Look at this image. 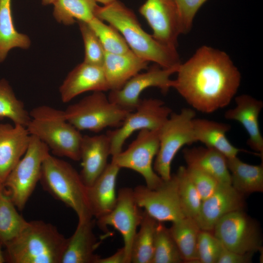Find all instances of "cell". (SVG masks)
Here are the masks:
<instances>
[{
	"label": "cell",
	"instance_id": "cell-7",
	"mask_svg": "<svg viewBox=\"0 0 263 263\" xmlns=\"http://www.w3.org/2000/svg\"><path fill=\"white\" fill-rule=\"evenodd\" d=\"M47 146L30 135L27 149L8 175L3 187L16 207L21 211L39 181L45 158L49 154Z\"/></svg>",
	"mask_w": 263,
	"mask_h": 263
},
{
	"label": "cell",
	"instance_id": "cell-4",
	"mask_svg": "<svg viewBox=\"0 0 263 263\" xmlns=\"http://www.w3.org/2000/svg\"><path fill=\"white\" fill-rule=\"evenodd\" d=\"M29 113L26 129L30 135L45 144L54 155L80 160L83 135L67 120L64 111L42 105Z\"/></svg>",
	"mask_w": 263,
	"mask_h": 263
},
{
	"label": "cell",
	"instance_id": "cell-35",
	"mask_svg": "<svg viewBox=\"0 0 263 263\" xmlns=\"http://www.w3.org/2000/svg\"><path fill=\"white\" fill-rule=\"evenodd\" d=\"M98 38L105 52L120 54L131 50L120 32L95 17L88 23Z\"/></svg>",
	"mask_w": 263,
	"mask_h": 263
},
{
	"label": "cell",
	"instance_id": "cell-18",
	"mask_svg": "<svg viewBox=\"0 0 263 263\" xmlns=\"http://www.w3.org/2000/svg\"><path fill=\"white\" fill-rule=\"evenodd\" d=\"M236 106L227 110L225 117L239 122L248 134L247 145L263 158V138L259 123L263 102L253 96L243 94L235 98Z\"/></svg>",
	"mask_w": 263,
	"mask_h": 263
},
{
	"label": "cell",
	"instance_id": "cell-37",
	"mask_svg": "<svg viewBox=\"0 0 263 263\" xmlns=\"http://www.w3.org/2000/svg\"><path fill=\"white\" fill-rule=\"evenodd\" d=\"M223 245L212 232L201 230L198 240V263H217Z\"/></svg>",
	"mask_w": 263,
	"mask_h": 263
},
{
	"label": "cell",
	"instance_id": "cell-31",
	"mask_svg": "<svg viewBox=\"0 0 263 263\" xmlns=\"http://www.w3.org/2000/svg\"><path fill=\"white\" fill-rule=\"evenodd\" d=\"M158 223L144 210L139 230L136 232L132 244L131 263H151Z\"/></svg>",
	"mask_w": 263,
	"mask_h": 263
},
{
	"label": "cell",
	"instance_id": "cell-38",
	"mask_svg": "<svg viewBox=\"0 0 263 263\" xmlns=\"http://www.w3.org/2000/svg\"><path fill=\"white\" fill-rule=\"evenodd\" d=\"M207 0H175L177 6L182 34L192 28L194 19L201 7Z\"/></svg>",
	"mask_w": 263,
	"mask_h": 263
},
{
	"label": "cell",
	"instance_id": "cell-30",
	"mask_svg": "<svg viewBox=\"0 0 263 263\" xmlns=\"http://www.w3.org/2000/svg\"><path fill=\"white\" fill-rule=\"evenodd\" d=\"M53 16L58 22L65 25L77 20L89 23L95 18L98 5L95 0H56Z\"/></svg>",
	"mask_w": 263,
	"mask_h": 263
},
{
	"label": "cell",
	"instance_id": "cell-17",
	"mask_svg": "<svg viewBox=\"0 0 263 263\" xmlns=\"http://www.w3.org/2000/svg\"><path fill=\"white\" fill-rule=\"evenodd\" d=\"M108 90L102 66L83 61L68 74L59 88V93L61 101L67 103L86 92Z\"/></svg>",
	"mask_w": 263,
	"mask_h": 263
},
{
	"label": "cell",
	"instance_id": "cell-40",
	"mask_svg": "<svg viewBox=\"0 0 263 263\" xmlns=\"http://www.w3.org/2000/svg\"><path fill=\"white\" fill-rule=\"evenodd\" d=\"M254 254L239 253L223 246L217 263H250L252 262Z\"/></svg>",
	"mask_w": 263,
	"mask_h": 263
},
{
	"label": "cell",
	"instance_id": "cell-39",
	"mask_svg": "<svg viewBox=\"0 0 263 263\" xmlns=\"http://www.w3.org/2000/svg\"><path fill=\"white\" fill-rule=\"evenodd\" d=\"M186 169L202 201L211 195L220 183L213 177L198 169L186 167Z\"/></svg>",
	"mask_w": 263,
	"mask_h": 263
},
{
	"label": "cell",
	"instance_id": "cell-34",
	"mask_svg": "<svg viewBox=\"0 0 263 263\" xmlns=\"http://www.w3.org/2000/svg\"><path fill=\"white\" fill-rule=\"evenodd\" d=\"M178 185L179 196L186 217L195 218L202 203L201 197L189 177L186 167L180 166L174 174Z\"/></svg>",
	"mask_w": 263,
	"mask_h": 263
},
{
	"label": "cell",
	"instance_id": "cell-12",
	"mask_svg": "<svg viewBox=\"0 0 263 263\" xmlns=\"http://www.w3.org/2000/svg\"><path fill=\"white\" fill-rule=\"evenodd\" d=\"M138 206L159 222L174 223L186 217L182 209L174 174L155 189L138 186L133 189Z\"/></svg>",
	"mask_w": 263,
	"mask_h": 263
},
{
	"label": "cell",
	"instance_id": "cell-25",
	"mask_svg": "<svg viewBox=\"0 0 263 263\" xmlns=\"http://www.w3.org/2000/svg\"><path fill=\"white\" fill-rule=\"evenodd\" d=\"M192 125L196 142L217 150L226 158L236 156L242 151V150L232 145L226 136L230 129L229 125L207 119L194 118Z\"/></svg>",
	"mask_w": 263,
	"mask_h": 263
},
{
	"label": "cell",
	"instance_id": "cell-26",
	"mask_svg": "<svg viewBox=\"0 0 263 263\" xmlns=\"http://www.w3.org/2000/svg\"><path fill=\"white\" fill-rule=\"evenodd\" d=\"M231 185L245 196L263 191V164L252 165L241 161L237 156L227 158Z\"/></svg>",
	"mask_w": 263,
	"mask_h": 263
},
{
	"label": "cell",
	"instance_id": "cell-5",
	"mask_svg": "<svg viewBox=\"0 0 263 263\" xmlns=\"http://www.w3.org/2000/svg\"><path fill=\"white\" fill-rule=\"evenodd\" d=\"M39 182L45 191L72 208L78 220L93 217L89 207L87 187L69 163L49 153L43 162Z\"/></svg>",
	"mask_w": 263,
	"mask_h": 263
},
{
	"label": "cell",
	"instance_id": "cell-29",
	"mask_svg": "<svg viewBox=\"0 0 263 263\" xmlns=\"http://www.w3.org/2000/svg\"><path fill=\"white\" fill-rule=\"evenodd\" d=\"M3 186H0V243L5 246L16 238L28 224Z\"/></svg>",
	"mask_w": 263,
	"mask_h": 263
},
{
	"label": "cell",
	"instance_id": "cell-32",
	"mask_svg": "<svg viewBox=\"0 0 263 263\" xmlns=\"http://www.w3.org/2000/svg\"><path fill=\"white\" fill-rule=\"evenodd\" d=\"M10 119L14 125L26 128L31 116L23 102L16 96L12 88L5 79L0 80V120Z\"/></svg>",
	"mask_w": 263,
	"mask_h": 263
},
{
	"label": "cell",
	"instance_id": "cell-15",
	"mask_svg": "<svg viewBox=\"0 0 263 263\" xmlns=\"http://www.w3.org/2000/svg\"><path fill=\"white\" fill-rule=\"evenodd\" d=\"M139 12L152 30L154 38L177 50L178 38L182 33L175 0H146Z\"/></svg>",
	"mask_w": 263,
	"mask_h": 263
},
{
	"label": "cell",
	"instance_id": "cell-2",
	"mask_svg": "<svg viewBox=\"0 0 263 263\" xmlns=\"http://www.w3.org/2000/svg\"><path fill=\"white\" fill-rule=\"evenodd\" d=\"M95 17L114 27L122 35L130 49L137 56L153 62L163 68L178 67L181 63L177 50L158 41L142 27L132 10L118 0L98 6Z\"/></svg>",
	"mask_w": 263,
	"mask_h": 263
},
{
	"label": "cell",
	"instance_id": "cell-20",
	"mask_svg": "<svg viewBox=\"0 0 263 263\" xmlns=\"http://www.w3.org/2000/svg\"><path fill=\"white\" fill-rule=\"evenodd\" d=\"M30 139L26 128L0 123V186L25 153Z\"/></svg>",
	"mask_w": 263,
	"mask_h": 263
},
{
	"label": "cell",
	"instance_id": "cell-10",
	"mask_svg": "<svg viewBox=\"0 0 263 263\" xmlns=\"http://www.w3.org/2000/svg\"><path fill=\"white\" fill-rule=\"evenodd\" d=\"M159 129L139 131L128 148L112 156V159L120 169H129L141 174L150 189L157 188L164 181L152 167L159 148Z\"/></svg>",
	"mask_w": 263,
	"mask_h": 263
},
{
	"label": "cell",
	"instance_id": "cell-13",
	"mask_svg": "<svg viewBox=\"0 0 263 263\" xmlns=\"http://www.w3.org/2000/svg\"><path fill=\"white\" fill-rule=\"evenodd\" d=\"M137 204L133 189L120 188L117 194L116 202L112 210L107 215L97 219V223L102 230H107L112 226L121 234L124 242L126 263H131V252L133 238L143 217Z\"/></svg>",
	"mask_w": 263,
	"mask_h": 263
},
{
	"label": "cell",
	"instance_id": "cell-24",
	"mask_svg": "<svg viewBox=\"0 0 263 263\" xmlns=\"http://www.w3.org/2000/svg\"><path fill=\"white\" fill-rule=\"evenodd\" d=\"M187 167L203 171L219 183L231 184L227 158L220 152L207 147L185 148L183 151Z\"/></svg>",
	"mask_w": 263,
	"mask_h": 263
},
{
	"label": "cell",
	"instance_id": "cell-36",
	"mask_svg": "<svg viewBox=\"0 0 263 263\" xmlns=\"http://www.w3.org/2000/svg\"><path fill=\"white\" fill-rule=\"evenodd\" d=\"M77 23L84 45V62L102 66L105 51L98 38L88 23L81 21Z\"/></svg>",
	"mask_w": 263,
	"mask_h": 263
},
{
	"label": "cell",
	"instance_id": "cell-42",
	"mask_svg": "<svg viewBox=\"0 0 263 263\" xmlns=\"http://www.w3.org/2000/svg\"><path fill=\"white\" fill-rule=\"evenodd\" d=\"M2 245L0 243V263L6 262L5 254L2 250Z\"/></svg>",
	"mask_w": 263,
	"mask_h": 263
},
{
	"label": "cell",
	"instance_id": "cell-28",
	"mask_svg": "<svg viewBox=\"0 0 263 263\" xmlns=\"http://www.w3.org/2000/svg\"><path fill=\"white\" fill-rule=\"evenodd\" d=\"M31 44L28 36L18 32L15 27L11 0H0V62L9 51L15 47L28 49Z\"/></svg>",
	"mask_w": 263,
	"mask_h": 263
},
{
	"label": "cell",
	"instance_id": "cell-22",
	"mask_svg": "<svg viewBox=\"0 0 263 263\" xmlns=\"http://www.w3.org/2000/svg\"><path fill=\"white\" fill-rule=\"evenodd\" d=\"M120 169L111 161L95 181L87 187L89 209L93 217L96 219L108 214L115 206L116 182Z\"/></svg>",
	"mask_w": 263,
	"mask_h": 263
},
{
	"label": "cell",
	"instance_id": "cell-1",
	"mask_svg": "<svg viewBox=\"0 0 263 263\" xmlns=\"http://www.w3.org/2000/svg\"><path fill=\"white\" fill-rule=\"evenodd\" d=\"M176 73L172 88L192 108L206 113L228 106L241 80V74L229 56L207 45L181 63Z\"/></svg>",
	"mask_w": 263,
	"mask_h": 263
},
{
	"label": "cell",
	"instance_id": "cell-41",
	"mask_svg": "<svg viewBox=\"0 0 263 263\" xmlns=\"http://www.w3.org/2000/svg\"><path fill=\"white\" fill-rule=\"evenodd\" d=\"M97 263H126L124 248L123 247L118 249L115 253L108 257H100Z\"/></svg>",
	"mask_w": 263,
	"mask_h": 263
},
{
	"label": "cell",
	"instance_id": "cell-23",
	"mask_svg": "<svg viewBox=\"0 0 263 263\" xmlns=\"http://www.w3.org/2000/svg\"><path fill=\"white\" fill-rule=\"evenodd\" d=\"M149 63L132 50L120 54L105 52L102 67L110 90L121 89L134 75L147 69Z\"/></svg>",
	"mask_w": 263,
	"mask_h": 263
},
{
	"label": "cell",
	"instance_id": "cell-11",
	"mask_svg": "<svg viewBox=\"0 0 263 263\" xmlns=\"http://www.w3.org/2000/svg\"><path fill=\"white\" fill-rule=\"evenodd\" d=\"M171 113V109L160 99H141L135 110L127 115L120 126L107 133L111 155L113 156L121 152L125 141L134 132L159 129Z\"/></svg>",
	"mask_w": 263,
	"mask_h": 263
},
{
	"label": "cell",
	"instance_id": "cell-9",
	"mask_svg": "<svg viewBox=\"0 0 263 263\" xmlns=\"http://www.w3.org/2000/svg\"><path fill=\"white\" fill-rule=\"evenodd\" d=\"M212 232L229 250L244 254L262 250V238L257 223L244 209L232 211L222 217Z\"/></svg>",
	"mask_w": 263,
	"mask_h": 263
},
{
	"label": "cell",
	"instance_id": "cell-43",
	"mask_svg": "<svg viewBox=\"0 0 263 263\" xmlns=\"http://www.w3.org/2000/svg\"><path fill=\"white\" fill-rule=\"evenodd\" d=\"M97 2H99L103 5L108 4L114 0H95Z\"/></svg>",
	"mask_w": 263,
	"mask_h": 263
},
{
	"label": "cell",
	"instance_id": "cell-3",
	"mask_svg": "<svg viewBox=\"0 0 263 263\" xmlns=\"http://www.w3.org/2000/svg\"><path fill=\"white\" fill-rule=\"evenodd\" d=\"M67 239L51 224L28 222L20 233L4 246L6 262L60 263Z\"/></svg>",
	"mask_w": 263,
	"mask_h": 263
},
{
	"label": "cell",
	"instance_id": "cell-33",
	"mask_svg": "<svg viewBox=\"0 0 263 263\" xmlns=\"http://www.w3.org/2000/svg\"><path fill=\"white\" fill-rule=\"evenodd\" d=\"M184 263L178 247L170 233L162 222H158L154 236L151 263Z\"/></svg>",
	"mask_w": 263,
	"mask_h": 263
},
{
	"label": "cell",
	"instance_id": "cell-27",
	"mask_svg": "<svg viewBox=\"0 0 263 263\" xmlns=\"http://www.w3.org/2000/svg\"><path fill=\"white\" fill-rule=\"evenodd\" d=\"M184 263H198L197 244L201 229L194 218L172 223L169 228Z\"/></svg>",
	"mask_w": 263,
	"mask_h": 263
},
{
	"label": "cell",
	"instance_id": "cell-8",
	"mask_svg": "<svg viewBox=\"0 0 263 263\" xmlns=\"http://www.w3.org/2000/svg\"><path fill=\"white\" fill-rule=\"evenodd\" d=\"M195 115L190 108L172 112L159 129V148L153 168L165 181L171 177V165L177 152L183 146L196 142L192 125Z\"/></svg>",
	"mask_w": 263,
	"mask_h": 263
},
{
	"label": "cell",
	"instance_id": "cell-44",
	"mask_svg": "<svg viewBox=\"0 0 263 263\" xmlns=\"http://www.w3.org/2000/svg\"><path fill=\"white\" fill-rule=\"evenodd\" d=\"M42 4L46 5L50 4H54L56 0H41Z\"/></svg>",
	"mask_w": 263,
	"mask_h": 263
},
{
	"label": "cell",
	"instance_id": "cell-6",
	"mask_svg": "<svg viewBox=\"0 0 263 263\" xmlns=\"http://www.w3.org/2000/svg\"><path fill=\"white\" fill-rule=\"evenodd\" d=\"M67 120L79 131L98 132L119 127L131 112L112 102L104 92H94L64 111Z\"/></svg>",
	"mask_w": 263,
	"mask_h": 263
},
{
	"label": "cell",
	"instance_id": "cell-19",
	"mask_svg": "<svg viewBox=\"0 0 263 263\" xmlns=\"http://www.w3.org/2000/svg\"><path fill=\"white\" fill-rule=\"evenodd\" d=\"M110 155V142L107 134L83 135L80 159L82 169L79 174L86 187L91 186L105 170Z\"/></svg>",
	"mask_w": 263,
	"mask_h": 263
},
{
	"label": "cell",
	"instance_id": "cell-16",
	"mask_svg": "<svg viewBox=\"0 0 263 263\" xmlns=\"http://www.w3.org/2000/svg\"><path fill=\"white\" fill-rule=\"evenodd\" d=\"M244 197L231 184L220 183L213 193L202 201L195 218L201 230L212 232L222 217L232 211L244 209Z\"/></svg>",
	"mask_w": 263,
	"mask_h": 263
},
{
	"label": "cell",
	"instance_id": "cell-14",
	"mask_svg": "<svg viewBox=\"0 0 263 263\" xmlns=\"http://www.w3.org/2000/svg\"><path fill=\"white\" fill-rule=\"evenodd\" d=\"M178 67L163 68L155 64L146 72L134 75L121 89L111 91L108 97L121 108L132 112L141 100V94L146 89L156 87L166 94L172 88L173 80L170 77L176 73Z\"/></svg>",
	"mask_w": 263,
	"mask_h": 263
},
{
	"label": "cell",
	"instance_id": "cell-21",
	"mask_svg": "<svg viewBox=\"0 0 263 263\" xmlns=\"http://www.w3.org/2000/svg\"><path fill=\"white\" fill-rule=\"evenodd\" d=\"M93 217L78 220L73 234L68 238L60 263H97L95 251L100 244L94 232Z\"/></svg>",
	"mask_w": 263,
	"mask_h": 263
}]
</instances>
